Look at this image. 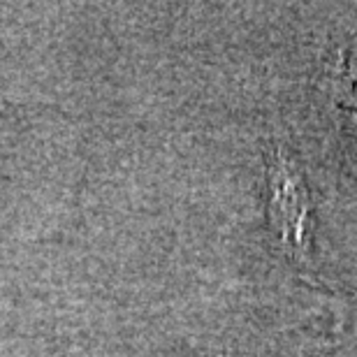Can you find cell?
<instances>
[{
	"mask_svg": "<svg viewBox=\"0 0 357 357\" xmlns=\"http://www.w3.org/2000/svg\"><path fill=\"white\" fill-rule=\"evenodd\" d=\"M271 199L269 218L281 246L290 255L299 258L309 244L311 197L299 167L288 155L278 153L269 169Z\"/></svg>",
	"mask_w": 357,
	"mask_h": 357,
	"instance_id": "cell-1",
	"label": "cell"
}]
</instances>
